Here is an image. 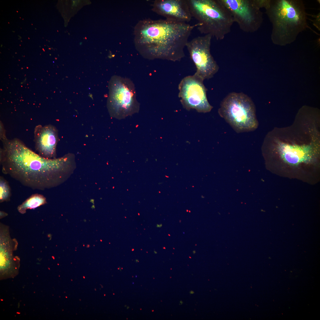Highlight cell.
Masks as SVG:
<instances>
[{"label":"cell","mask_w":320,"mask_h":320,"mask_svg":"<svg viewBox=\"0 0 320 320\" xmlns=\"http://www.w3.org/2000/svg\"><path fill=\"white\" fill-rule=\"evenodd\" d=\"M261 149L267 163L273 169L297 172L318 169L319 115L300 112L290 125L268 132Z\"/></svg>","instance_id":"1"},{"label":"cell","mask_w":320,"mask_h":320,"mask_svg":"<svg viewBox=\"0 0 320 320\" xmlns=\"http://www.w3.org/2000/svg\"><path fill=\"white\" fill-rule=\"evenodd\" d=\"M2 143L0 149L2 172L34 190L44 191L61 185L76 167L72 153L47 159L33 152L17 138L7 139Z\"/></svg>","instance_id":"2"},{"label":"cell","mask_w":320,"mask_h":320,"mask_svg":"<svg viewBox=\"0 0 320 320\" xmlns=\"http://www.w3.org/2000/svg\"><path fill=\"white\" fill-rule=\"evenodd\" d=\"M199 25L166 19L140 20L134 28L135 47L148 59L180 61L192 31Z\"/></svg>","instance_id":"3"},{"label":"cell","mask_w":320,"mask_h":320,"mask_svg":"<svg viewBox=\"0 0 320 320\" xmlns=\"http://www.w3.org/2000/svg\"><path fill=\"white\" fill-rule=\"evenodd\" d=\"M272 25L271 41L284 46L293 42L309 28L305 4L301 0H265L263 7Z\"/></svg>","instance_id":"4"},{"label":"cell","mask_w":320,"mask_h":320,"mask_svg":"<svg viewBox=\"0 0 320 320\" xmlns=\"http://www.w3.org/2000/svg\"><path fill=\"white\" fill-rule=\"evenodd\" d=\"M187 2L192 17L200 24L197 28L201 33L221 40L230 32L234 22L220 0H187Z\"/></svg>","instance_id":"5"},{"label":"cell","mask_w":320,"mask_h":320,"mask_svg":"<svg viewBox=\"0 0 320 320\" xmlns=\"http://www.w3.org/2000/svg\"><path fill=\"white\" fill-rule=\"evenodd\" d=\"M218 113L238 133L253 131L258 127L254 104L243 93L228 94L221 102Z\"/></svg>","instance_id":"6"},{"label":"cell","mask_w":320,"mask_h":320,"mask_svg":"<svg viewBox=\"0 0 320 320\" xmlns=\"http://www.w3.org/2000/svg\"><path fill=\"white\" fill-rule=\"evenodd\" d=\"M107 107L112 117L124 119L138 112L135 85L129 79L114 76L109 83Z\"/></svg>","instance_id":"7"},{"label":"cell","mask_w":320,"mask_h":320,"mask_svg":"<svg viewBox=\"0 0 320 320\" xmlns=\"http://www.w3.org/2000/svg\"><path fill=\"white\" fill-rule=\"evenodd\" d=\"M220 0L242 31L252 33L260 28L263 18L258 0Z\"/></svg>","instance_id":"8"},{"label":"cell","mask_w":320,"mask_h":320,"mask_svg":"<svg viewBox=\"0 0 320 320\" xmlns=\"http://www.w3.org/2000/svg\"><path fill=\"white\" fill-rule=\"evenodd\" d=\"M212 36L196 37L188 41L186 47L196 68L195 73L204 80L212 77L219 66L210 52Z\"/></svg>","instance_id":"9"},{"label":"cell","mask_w":320,"mask_h":320,"mask_svg":"<svg viewBox=\"0 0 320 320\" xmlns=\"http://www.w3.org/2000/svg\"><path fill=\"white\" fill-rule=\"evenodd\" d=\"M204 81L195 73L184 77L179 84L178 97L186 110L194 109L199 113H206L212 109L207 100Z\"/></svg>","instance_id":"10"},{"label":"cell","mask_w":320,"mask_h":320,"mask_svg":"<svg viewBox=\"0 0 320 320\" xmlns=\"http://www.w3.org/2000/svg\"><path fill=\"white\" fill-rule=\"evenodd\" d=\"M35 148L40 156L47 159L56 158L59 140L58 130L51 124L36 126L34 130Z\"/></svg>","instance_id":"11"},{"label":"cell","mask_w":320,"mask_h":320,"mask_svg":"<svg viewBox=\"0 0 320 320\" xmlns=\"http://www.w3.org/2000/svg\"><path fill=\"white\" fill-rule=\"evenodd\" d=\"M152 10L166 19L188 23L192 17L187 0H156Z\"/></svg>","instance_id":"12"},{"label":"cell","mask_w":320,"mask_h":320,"mask_svg":"<svg viewBox=\"0 0 320 320\" xmlns=\"http://www.w3.org/2000/svg\"><path fill=\"white\" fill-rule=\"evenodd\" d=\"M47 203L46 198L43 195L36 193L32 195L18 206L17 209L21 214H24L28 209H34Z\"/></svg>","instance_id":"13"},{"label":"cell","mask_w":320,"mask_h":320,"mask_svg":"<svg viewBox=\"0 0 320 320\" xmlns=\"http://www.w3.org/2000/svg\"><path fill=\"white\" fill-rule=\"evenodd\" d=\"M11 196V189L8 181L0 177V202L9 201Z\"/></svg>","instance_id":"14"},{"label":"cell","mask_w":320,"mask_h":320,"mask_svg":"<svg viewBox=\"0 0 320 320\" xmlns=\"http://www.w3.org/2000/svg\"><path fill=\"white\" fill-rule=\"evenodd\" d=\"M0 139L2 142L7 139V137L6 130L3 123L0 122Z\"/></svg>","instance_id":"15"},{"label":"cell","mask_w":320,"mask_h":320,"mask_svg":"<svg viewBox=\"0 0 320 320\" xmlns=\"http://www.w3.org/2000/svg\"><path fill=\"white\" fill-rule=\"evenodd\" d=\"M8 215V214L5 212L4 211H0V219H1L3 217H5Z\"/></svg>","instance_id":"16"},{"label":"cell","mask_w":320,"mask_h":320,"mask_svg":"<svg viewBox=\"0 0 320 320\" xmlns=\"http://www.w3.org/2000/svg\"><path fill=\"white\" fill-rule=\"evenodd\" d=\"M194 293V292L193 291L191 290L190 292V293L191 294H193Z\"/></svg>","instance_id":"17"},{"label":"cell","mask_w":320,"mask_h":320,"mask_svg":"<svg viewBox=\"0 0 320 320\" xmlns=\"http://www.w3.org/2000/svg\"><path fill=\"white\" fill-rule=\"evenodd\" d=\"M180 304L182 305V304L183 303V302L182 300H181L180 301Z\"/></svg>","instance_id":"18"}]
</instances>
